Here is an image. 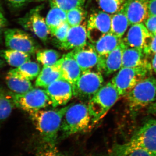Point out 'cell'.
I'll list each match as a JSON object with an SVG mask.
<instances>
[{"label": "cell", "instance_id": "cell-37", "mask_svg": "<svg viewBox=\"0 0 156 156\" xmlns=\"http://www.w3.org/2000/svg\"><path fill=\"white\" fill-rule=\"evenodd\" d=\"M149 15L156 16V0H148Z\"/></svg>", "mask_w": 156, "mask_h": 156}, {"label": "cell", "instance_id": "cell-30", "mask_svg": "<svg viewBox=\"0 0 156 156\" xmlns=\"http://www.w3.org/2000/svg\"><path fill=\"white\" fill-rule=\"evenodd\" d=\"M86 17L83 8H76L66 12V22L71 27L80 25Z\"/></svg>", "mask_w": 156, "mask_h": 156}, {"label": "cell", "instance_id": "cell-8", "mask_svg": "<svg viewBox=\"0 0 156 156\" xmlns=\"http://www.w3.org/2000/svg\"><path fill=\"white\" fill-rule=\"evenodd\" d=\"M151 69L146 67H122L111 82L121 96H125L146 77Z\"/></svg>", "mask_w": 156, "mask_h": 156}, {"label": "cell", "instance_id": "cell-1", "mask_svg": "<svg viewBox=\"0 0 156 156\" xmlns=\"http://www.w3.org/2000/svg\"><path fill=\"white\" fill-rule=\"evenodd\" d=\"M136 150L156 156V120L147 121L127 142L115 145L108 152L99 156H127Z\"/></svg>", "mask_w": 156, "mask_h": 156}, {"label": "cell", "instance_id": "cell-44", "mask_svg": "<svg viewBox=\"0 0 156 156\" xmlns=\"http://www.w3.org/2000/svg\"><path fill=\"white\" fill-rule=\"evenodd\" d=\"M91 1H92V0H89V2H90Z\"/></svg>", "mask_w": 156, "mask_h": 156}, {"label": "cell", "instance_id": "cell-43", "mask_svg": "<svg viewBox=\"0 0 156 156\" xmlns=\"http://www.w3.org/2000/svg\"><path fill=\"white\" fill-rule=\"evenodd\" d=\"M44 1H45V0H30V2H40Z\"/></svg>", "mask_w": 156, "mask_h": 156}, {"label": "cell", "instance_id": "cell-36", "mask_svg": "<svg viewBox=\"0 0 156 156\" xmlns=\"http://www.w3.org/2000/svg\"><path fill=\"white\" fill-rule=\"evenodd\" d=\"M7 25V20L4 16L2 11L0 10V41L2 39V34L4 28Z\"/></svg>", "mask_w": 156, "mask_h": 156}, {"label": "cell", "instance_id": "cell-34", "mask_svg": "<svg viewBox=\"0 0 156 156\" xmlns=\"http://www.w3.org/2000/svg\"><path fill=\"white\" fill-rule=\"evenodd\" d=\"M144 52L146 55H154L156 53V34H151Z\"/></svg>", "mask_w": 156, "mask_h": 156}, {"label": "cell", "instance_id": "cell-35", "mask_svg": "<svg viewBox=\"0 0 156 156\" xmlns=\"http://www.w3.org/2000/svg\"><path fill=\"white\" fill-rule=\"evenodd\" d=\"M144 24L151 34H156V16L149 15L144 21Z\"/></svg>", "mask_w": 156, "mask_h": 156}, {"label": "cell", "instance_id": "cell-25", "mask_svg": "<svg viewBox=\"0 0 156 156\" xmlns=\"http://www.w3.org/2000/svg\"><path fill=\"white\" fill-rule=\"evenodd\" d=\"M0 55L9 65L15 68L30 60V54L17 50L9 49L2 50Z\"/></svg>", "mask_w": 156, "mask_h": 156}, {"label": "cell", "instance_id": "cell-40", "mask_svg": "<svg viewBox=\"0 0 156 156\" xmlns=\"http://www.w3.org/2000/svg\"><path fill=\"white\" fill-rule=\"evenodd\" d=\"M147 112L149 114L156 116V101L148 107Z\"/></svg>", "mask_w": 156, "mask_h": 156}, {"label": "cell", "instance_id": "cell-39", "mask_svg": "<svg viewBox=\"0 0 156 156\" xmlns=\"http://www.w3.org/2000/svg\"><path fill=\"white\" fill-rule=\"evenodd\" d=\"M127 156H151L145 151L142 150H136L129 154Z\"/></svg>", "mask_w": 156, "mask_h": 156}, {"label": "cell", "instance_id": "cell-32", "mask_svg": "<svg viewBox=\"0 0 156 156\" xmlns=\"http://www.w3.org/2000/svg\"><path fill=\"white\" fill-rule=\"evenodd\" d=\"M35 156H66L62 153L56 146H52L46 144H41L36 151Z\"/></svg>", "mask_w": 156, "mask_h": 156}, {"label": "cell", "instance_id": "cell-18", "mask_svg": "<svg viewBox=\"0 0 156 156\" xmlns=\"http://www.w3.org/2000/svg\"><path fill=\"white\" fill-rule=\"evenodd\" d=\"M60 67L62 77L72 87L78 80L82 71L71 52L64 54L57 61Z\"/></svg>", "mask_w": 156, "mask_h": 156}, {"label": "cell", "instance_id": "cell-28", "mask_svg": "<svg viewBox=\"0 0 156 156\" xmlns=\"http://www.w3.org/2000/svg\"><path fill=\"white\" fill-rule=\"evenodd\" d=\"M60 54L57 51L51 49L39 50L36 53L37 60L43 66L55 64L60 58Z\"/></svg>", "mask_w": 156, "mask_h": 156}, {"label": "cell", "instance_id": "cell-12", "mask_svg": "<svg viewBox=\"0 0 156 156\" xmlns=\"http://www.w3.org/2000/svg\"><path fill=\"white\" fill-rule=\"evenodd\" d=\"M53 108L66 105L73 95L72 86L64 79H59L44 89Z\"/></svg>", "mask_w": 156, "mask_h": 156}, {"label": "cell", "instance_id": "cell-45", "mask_svg": "<svg viewBox=\"0 0 156 156\" xmlns=\"http://www.w3.org/2000/svg\"><path fill=\"white\" fill-rule=\"evenodd\" d=\"M0 5H1V4H0Z\"/></svg>", "mask_w": 156, "mask_h": 156}, {"label": "cell", "instance_id": "cell-20", "mask_svg": "<svg viewBox=\"0 0 156 156\" xmlns=\"http://www.w3.org/2000/svg\"><path fill=\"white\" fill-rule=\"evenodd\" d=\"M61 73L58 62L49 66H44L37 78L36 87L45 89L54 82L62 79Z\"/></svg>", "mask_w": 156, "mask_h": 156}, {"label": "cell", "instance_id": "cell-42", "mask_svg": "<svg viewBox=\"0 0 156 156\" xmlns=\"http://www.w3.org/2000/svg\"><path fill=\"white\" fill-rule=\"evenodd\" d=\"M3 64V62L2 60L0 58V68H1V67L2 66Z\"/></svg>", "mask_w": 156, "mask_h": 156}, {"label": "cell", "instance_id": "cell-11", "mask_svg": "<svg viewBox=\"0 0 156 156\" xmlns=\"http://www.w3.org/2000/svg\"><path fill=\"white\" fill-rule=\"evenodd\" d=\"M41 7L31 10L25 17L20 20V24L26 29L30 30L42 41L47 42L50 33L46 20L41 14Z\"/></svg>", "mask_w": 156, "mask_h": 156}, {"label": "cell", "instance_id": "cell-13", "mask_svg": "<svg viewBox=\"0 0 156 156\" xmlns=\"http://www.w3.org/2000/svg\"><path fill=\"white\" fill-rule=\"evenodd\" d=\"M126 45L123 41L116 48L108 54L99 56L97 66L98 71L105 75L108 76L122 67L123 51Z\"/></svg>", "mask_w": 156, "mask_h": 156}, {"label": "cell", "instance_id": "cell-6", "mask_svg": "<svg viewBox=\"0 0 156 156\" xmlns=\"http://www.w3.org/2000/svg\"><path fill=\"white\" fill-rule=\"evenodd\" d=\"M14 106L31 114L52 105L51 99L44 89L33 88L28 92L17 94L9 93Z\"/></svg>", "mask_w": 156, "mask_h": 156}, {"label": "cell", "instance_id": "cell-14", "mask_svg": "<svg viewBox=\"0 0 156 156\" xmlns=\"http://www.w3.org/2000/svg\"><path fill=\"white\" fill-rule=\"evenodd\" d=\"M88 38L87 23L85 22L77 26L70 27L64 41L57 46L62 50H73L87 44Z\"/></svg>", "mask_w": 156, "mask_h": 156}, {"label": "cell", "instance_id": "cell-29", "mask_svg": "<svg viewBox=\"0 0 156 156\" xmlns=\"http://www.w3.org/2000/svg\"><path fill=\"white\" fill-rule=\"evenodd\" d=\"M87 0H50L51 7H57L67 12L76 8H83Z\"/></svg>", "mask_w": 156, "mask_h": 156}, {"label": "cell", "instance_id": "cell-9", "mask_svg": "<svg viewBox=\"0 0 156 156\" xmlns=\"http://www.w3.org/2000/svg\"><path fill=\"white\" fill-rule=\"evenodd\" d=\"M112 15L103 11L93 12L87 23V35L92 44L101 37L111 32Z\"/></svg>", "mask_w": 156, "mask_h": 156}, {"label": "cell", "instance_id": "cell-41", "mask_svg": "<svg viewBox=\"0 0 156 156\" xmlns=\"http://www.w3.org/2000/svg\"><path fill=\"white\" fill-rule=\"evenodd\" d=\"M151 67L156 73V53L154 54V57L152 60Z\"/></svg>", "mask_w": 156, "mask_h": 156}, {"label": "cell", "instance_id": "cell-24", "mask_svg": "<svg viewBox=\"0 0 156 156\" xmlns=\"http://www.w3.org/2000/svg\"><path fill=\"white\" fill-rule=\"evenodd\" d=\"M45 20L50 34L53 36L59 27L66 22V12L57 7H51Z\"/></svg>", "mask_w": 156, "mask_h": 156}, {"label": "cell", "instance_id": "cell-5", "mask_svg": "<svg viewBox=\"0 0 156 156\" xmlns=\"http://www.w3.org/2000/svg\"><path fill=\"white\" fill-rule=\"evenodd\" d=\"M125 96L129 110L135 115L156 100V79L146 77Z\"/></svg>", "mask_w": 156, "mask_h": 156}, {"label": "cell", "instance_id": "cell-4", "mask_svg": "<svg viewBox=\"0 0 156 156\" xmlns=\"http://www.w3.org/2000/svg\"><path fill=\"white\" fill-rule=\"evenodd\" d=\"M121 97L111 81L103 85L88 102L92 124L103 119Z\"/></svg>", "mask_w": 156, "mask_h": 156}, {"label": "cell", "instance_id": "cell-33", "mask_svg": "<svg viewBox=\"0 0 156 156\" xmlns=\"http://www.w3.org/2000/svg\"><path fill=\"white\" fill-rule=\"evenodd\" d=\"M71 27L67 22H64L59 27L53 34V36L56 37L57 44L63 41L66 37L68 32Z\"/></svg>", "mask_w": 156, "mask_h": 156}, {"label": "cell", "instance_id": "cell-7", "mask_svg": "<svg viewBox=\"0 0 156 156\" xmlns=\"http://www.w3.org/2000/svg\"><path fill=\"white\" fill-rule=\"evenodd\" d=\"M104 79L99 71L88 70L82 72L72 87L73 95L81 100L89 101L103 86Z\"/></svg>", "mask_w": 156, "mask_h": 156}, {"label": "cell", "instance_id": "cell-31", "mask_svg": "<svg viewBox=\"0 0 156 156\" xmlns=\"http://www.w3.org/2000/svg\"><path fill=\"white\" fill-rule=\"evenodd\" d=\"M125 1L126 0H98V4L102 11L112 15L121 9Z\"/></svg>", "mask_w": 156, "mask_h": 156}, {"label": "cell", "instance_id": "cell-26", "mask_svg": "<svg viewBox=\"0 0 156 156\" xmlns=\"http://www.w3.org/2000/svg\"><path fill=\"white\" fill-rule=\"evenodd\" d=\"M6 82L9 89L16 94H24L34 88L30 81L12 76L7 75Z\"/></svg>", "mask_w": 156, "mask_h": 156}, {"label": "cell", "instance_id": "cell-2", "mask_svg": "<svg viewBox=\"0 0 156 156\" xmlns=\"http://www.w3.org/2000/svg\"><path fill=\"white\" fill-rule=\"evenodd\" d=\"M71 104L61 108L41 110L30 114L43 143L56 146L65 114Z\"/></svg>", "mask_w": 156, "mask_h": 156}, {"label": "cell", "instance_id": "cell-16", "mask_svg": "<svg viewBox=\"0 0 156 156\" xmlns=\"http://www.w3.org/2000/svg\"><path fill=\"white\" fill-rule=\"evenodd\" d=\"M151 36L144 24L139 23L131 25L122 40L127 47L144 50Z\"/></svg>", "mask_w": 156, "mask_h": 156}, {"label": "cell", "instance_id": "cell-17", "mask_svg": "<svg viewBox=\"0 0 156 156\" xmlns=\"http://www.w3.org/2000/svg\"><path fill=\"white\" fill-rule=\"evenodd\" d=\"M71 52L82 72L97 66L99 55L92 44L87 43L84 47L72 50Z\"/></svg>", "mask_w": 156, "mask_h": 156}, {"label": "cell", "instance_id": "cell-10", "mask_svg": "<svg viewBox=\"0 0 156 156\" xmlns=\"http://www.w3.org/2000/svg\"><path fill=\"white\" fill-rule=\"evenodd\" d=\"M5 44L9 49L33 54L37 45L30 35L18 29H9L4 32Z\"/></svg>", "mask_w": 156, "mask_h": 156}, {"label": "cell", "instance_id": "cell-19", "mask_svg": "<svg viewBox=\"0 0 156 156\" xmlns=\"http://www.w3.org/2000/svg\"><path fill=\"white\" fill-rule=\"evenodd\" d=\"M144 50L126 46L123 51L122 67H146L151 68V65L145 58Z\"/></svg>", "mask_w": 156, "mask_h": 156}, {"label": "cell", "instance_id": "cell-22", "mask_svg": "<svg viewBox=\"0 0 156 156\" xmlns=\"http://www.w3.org/2000/svg\"><path fill=\"white\" fill-rule=\"evenodd\" d=\"M122 41V38L111 32L101 37L96 43L92 44L99 56H103L111 52Z\"/></svg>", "mask_w": 156, "mask_h": 156}, {"label": "cell", "instance_id": "cell-15", "mask_svg": "<svg viewBox=\"0 0 156 156\" xmlns=\"http://www.w3.org/2000/svg\"><path fill=\"white\" fill-rule=\"evenodd\" d=\"M122 6L130 25L142 23L148 16V0H126Z\"/></svg>", "mask_w": 156, "mask_h": 156}, {"label": "cell", "instance_id": "cell-3", "mask_svg": "<svg viewBox=\"0 0 156 156\" xmlns=\"http://www.w3.org/2000/svg\"><path fill=\"white\" fill-rule=\"evenodd\" d=\"M91 123L88 105L71 104L65 114L60 131L62 138H66L87 130Z\"/></svg>", "mask_w": 156, "mask_h": 156}, {"label": "cell", "instance_id": "cell-21", "mask_svg": "<svg viewBox=\"0 0 156 156\" xmlns=\"http://www.w3.org/2000/svg\"><path fill=\"white\" fill-rule=\"evenodd\" d=\"M40 72L41 68L38 63L30 60L9 71L7 75L31 81L37 77Z\"/></svg>", "mask_w": 156, "mask_h": 156}, {"label": "cell", "instance_id": "cell-38", "mask_svg": "<svg viewBox=\"0 0 156 156\" xmlns=\"http://www.w3.org/2000/svg\"><path fill=\"white\" fill-rule=\"evenodd\" d=\"M14 8H20L23 6L28 0H6Z\"/></svg>", "mask_w": 156, "mask_h": 156}, {"label": "cell", "instance_id": "cell-23", "mask_svg": "<svg viewBox=\"0 0 156 156\" xmlns=\"http://www.w3.org/2000/svg\"><path fill=\"white\" fill-rule=\"evenodd\" d=\"M129 25L128 17L122 6L118 12L112 15L111 33L122 38Z\"/></svg>", "mask_w": 156, "mask_h": 156}, {"label": "cell", "instance_id": "cell-27", "mask_svg": "<svg viewBox=\"0 0 156 156\" xmlns=\"http://www.w3.org/2000/svg\"><path fill=\"white\" fill-rule=\"evenodd\" d=\"M14 105L9 94L0 91V126L11 115Z\"/></svg>", "mask_w": 156, "mask_h": 156}]
</instances>
